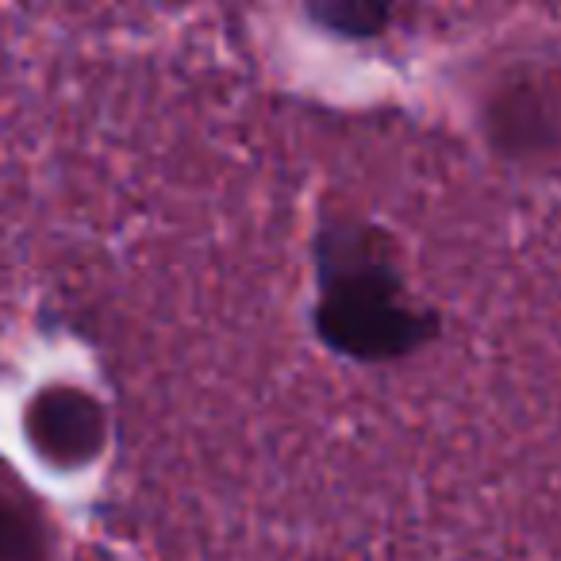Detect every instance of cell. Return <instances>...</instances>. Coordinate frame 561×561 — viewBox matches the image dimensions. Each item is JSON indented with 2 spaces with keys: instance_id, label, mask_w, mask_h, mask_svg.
Wrapping results in <instances>:
<instances>
[{
  "instance_id": "obj_3",
  "label": "cell",
  "mask_w": 561,
  "mask_h": 561,
  "mask_svg": "<svg viewBox=\"0 0 561 561\" xmlns=\"http://www.w3.org/2000/svg\"><path fill=\"white\" fill-rule=\"evenodd\" d=\"M312 20H320L323 27L339 35H377L389 24V9L385 4H346V0H339V4H316Z\"/></svg>"
},
{
  "instance_id": "obj_4",
  "label": "cell",
  "mask_w": 561,
  "mask_h": 561,
  "mask_svg": "<svg viewBox=\"0 0 561 561\" xmlns=\"http://www.w3.org/2000/svg\"><path fill=\"white\" fill-rule=\"evenodd\" d=\"M43 546L35 527L0 496V561H39Z\"/></svg>"
},
{
  "instance_id": "obj_1",
  "label": "cell",
  "mask_w": 561,
  "mask_h": 561,
  "mask_svg": "<svg viewBox=\"0 0 561 561\" xmlns=\"http://www.w3.org/2000/svg\"><path fill=\"white\" fill-rule=\"evenodd\" d=\"M323 300L316 328L339 354L358 362H392L438 335V320L404 300L389 250L374 247L366 227H328L320 239Z\"/></svg>"
},
{
  "instance_id": "obj_2",
  "label": "cell",
  "mask_w": 561,
  "mask_h": 561,
  "mask_svg": "<svg viewBox=\"0 0 561 561\" xmlns=\"http://www.w3.org/2000/svg\"><path fill=\"white\" fill-rule=\"evenodd\" d=\"M27 435L50 466H81L101 454L108 420L89 392L47 389L27 412Z\"/></svg>"
}]
</instances>
